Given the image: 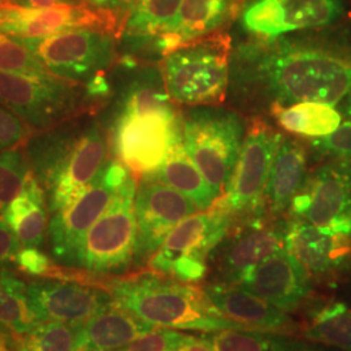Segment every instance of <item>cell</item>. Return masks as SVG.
Segmentation results:
<instances>
[{
    "instance_id": "33",
    "label": "cell",
    "mask_w": 351,
    "mask_h": 351,
    "mask_svg": "<svg viewBox=\"0 0 351 351\" xmlns=\"http://www.w3.org/2000/svg\"><path fill=\"white\" fill-rule=\"evenodd\" d=\"M82 324L39 323L19 339L17 351H82Z\"/></svg>"
},
{
    "instance_id": "44",
    "label": "cell",
    "mask_w": 351,
    "mask_h": 351,
    "mask_svg": "<svg viewBox=\"0 0 351 351\" xmlns=\"http://www.w3.org/2000/svg\"><path fill=\"white\" fill-rule=\"evenodd\" d=\"M16 7L27 8V10H40V8H49L56 4L66 3L65 0H10Z\"/></svg>"
},
{
    "instance_id": "46",
    "label": "cell",
    "mask_w": 351,
    "mask_h": 351,
    "mask_svg": "<svg viewBox=\"0 0 351 351\" xmlns=\"http://www.w3.org/2000/svg\"><path fill=\"white\" fill-rule=\"evenodd\" d=\"M16 5L11 3L10 0H0V26L4 24V21L7 20V16L10 11L14 8Z\"/></svg>"
},
{
    "instance_id": "9",
    "label": "cell",
    "mask_w": 351,
    "mask_h": 351,
    "mask_svg": "<svg viewBox=\"0 0 351 351\" xmlns=\"http://www.w3.org/2000/svg\"><path fill=\"white\" fill-rule=\"evenodd\" d=\"M130 172L119 160H107L85 191L72 204L52 213L47 237L52 258L75 267L81 245L88 229L99 219L113 194Z\"/></svg>"
},
{
    "instance_id": "21",
    "label": "cell",
    "mask_w": 351,
    "mask_h": 351,
    "mask_svg": "<svg viewBox=\"0 0 351 351\" xmlns=\"http://www.w3.org/2000/svg\"><path fill=\"white\" fill-rule=\"evenodd\" d=\"M242 0H182L175 27L171 34L158 37L156 45L164 52L197 40L229 23Z\"/></svg>"
},
{
    "instance_id": "13",
    "label": "cell",
    "mask_w": 351,
    "mask_h": 351,
    "mask_svg": "<svg viewBox=\"0 0 351 351\" xmlns=\"http://www.w3.org/2000/svg\"><path fill=\"white\" fill-rule=\"evenodd\" d=\"M281 134L258 123L242 142L233 175L223 197L213 204L228 213H250L264 197Z\"/></svg>"
},
{
    "instance_id": "24",
    "label": "cell",
    "mask_w": 351,
    "mask_h": 351,
    "mask_svg": "<svg viewBox=\"0 0 351 351\" xmlns=\"http://www.w3.org/2000/svg\"><path fill=\"white\" fill-rule=\"evenodd\" d=\"M47 197L36 176L30 171L20 194L3 213V219L12 228L23 247H40L47 232Z\"/></svg>"
},
{
    "instance_id": "36",
    "label": "cell",
    "mask_w": 351,
    "mask_h": 351,
    "mask_svg": "<svg viewBox=\"0 0 351 351\" xmlns=\"http://www.w3.org/2000/svg\"><path fill=\"white\" fill-rule=\"evenodd\" d=\"M185 337L186 335L168 328H154L116 351H172Z\"/></svg>"
},
{
    "instance_id": "47",
    "label": "cell",
    "mask_w": 351,
    "mask_h": 351,
    "mask_svg": "<svg viewBox=\"0 0 351 351\" xmlns=\"http://www.w3.org/2000/svg\"><path fill=\"white\" fill-rule=\"evenodd\" d=\"M91 3H93L95 7H101V8L106 7V0H93Z\"/></svg>"
},
{
    "instance_id": "37",
    "label": "cell",
    "mask_w": 351,
    "mask_h": 351,
    "mask_svg": "<svg viewBox=\"0 0 351 351\" xmlns=\"http://www.w3.org/2000/svg\"><path fill=\"white\" fill-rule=\"evenodd\" d=\"M313 146L323 155L351 163V121L341 123L330 134L315 138Z\"/></svg>"
},
{
    "instance_id": "28",
    "label": "cell",
    "mask_w": 351,
    "mask_h": 351,
    "mask_svg": "<svg viewBox=\"0 0 351 351\" xmlns=\"http://www.w3.org/2000/svg\"><path fill=\"white\" fill-rule=\"evenodd\" d=\"M278 124L291 133L307 137H324L341 125V114L333 106L323 103H297L290 107L275 106Z\"/></svg>"
},
{
    "instance_id": "2",
    "label": "cell",
    "mask_w": 351,
    "mask_h": 351,
    "mask_svg": "<svg viewBox=\"0 0 351 351\" xmlns=\"http://www.w3.org/2000/svg\"><path fill=\"white\" fill-rule=\"evenodd\" d=\"M259 56V78L282 106H335L351 94V43H278Z\"/></svg>"
},
{
    "instance_id": "49",
    "label": "cell",
    "mask_w": 351,
    "mask_h": 351,
    "mask_svg": "<svg viewBox=\"0 0 351 351\" xmlns=\"http://www.w3.org/2000/svg\"><path fill=\"white\" fill-rule=\"evenodd\" d=\"M66 3H72V4H75V3H82V1H93V0H65Z\"/></svg>"
},
{
    "instance_id": "15",
    "label": "cell",
    "mask_w": 351,
    "mask_h": 351,
    "mask_svg": "<svg viewBox=\"0 0 351 351\" xmlns=\"http://www.w3.org/2000/svg\"><path fill=\"white\" fill-rule=\"evenodd\" d=\"M342 13V0H254L243 11L242 24L256 36L276 38L330 25Z\"/></svg>"
},
{
    "instance_id": "16",
    "label": "cell",
    "mask_w": 351,
    "mask_h": 351,
    "mask_svg": "<svg viewBox=\"0 0 351 351\" xmlns=\"http://www.w3.org/2000/svg\"><path fill=\"white\" fill-rule=\"evenodd\" d=\"M30 307L40 323L85 324L113 303L111 293L75 281L37 280L26 284Z\"/></svg>"
},
{
    "instance_id": "19",
    "label": "cell",
    "mask_w": 351,
    "mask_h": 351,
    "mask_svg": "<svg viewBox=\"0 0 351 351\" xmlns=\"http://www.w3.org/2000/svg\"><path fill=\"white\" fill-rule=\"evenodd\" d=\"M114 16L116 13L108 8L97 7V10H93L72 3H62L40 10L14 7L0 26V30L17 37L36 39L81 27L107 32L116 24Z\"/></svg>"
},
{
    "instance_id": "27",
    "label": "cell",
    "mask_w": 351,
    "mask_h": 351,
    "mask_svg": "<svg viewBox=\"0 0 351 351\" xmlns=\"http://www.w3.org/2000/svg\"><path fill=\"white\" fill-rule=\"evenodd\" d=\"M176 114L163 75L154 69L141 72L126 88L117 116ZM116 116V117H117Z\"/></svg>"
},
{
    "instance_id": "3",
    "label": "cell",
    "mask_w": 351,
    "mask_h": 351,
    "mask_svg": "<svg viewBox=\"0 0 351 351\" xmlns=\"http://www.w3.org/2000/svg\"><path fill=\"white\" fill-rule=\"evenodd\" d=\"M110 293L117 304L152 326L210 333L245 329L226 319L203 289L156 272L114 281Z\"/></svg>"
},
{
    "instance_id": "5",
    "label": "cell",
    "mask_w": 351,
    "mask_h": 351,
    "mask_svg": "<svg viewBox=\"0 0 351 351\" xmlns=\"http://www.w3.org/2000/svg\"><path fill=\"white\" fill-rule=\"evenodd\" d=\"M137 181L130 175L113 194L104 213L88 229L77 256V268L91 274H123L134 263Z\"/></svg>"
},
{
    "instance_id": "4",
    "label": "cell",
    "mask_w": 351,
    "mask_h": 351,
    "mask_svg": "<svg viewBox=\"0 0 351 351\" xmlns=\"http://www.w3.org/2000/svg\"><path fill=\"white\" fill-rule=\"evenodd\" d=\"M88 99L86 86L78 82L51 73L0 71V104L37 130L75 117Z\"/></svg>"
},
{
    "instance_id": "26",
    "label": "cell",
    "mask_w": 351,
    "mask_h": 351,
    "mask_svg": "<svg viewBox=\"0 0 351 351\" xmlns=\"http://www.w3.org/2000/svg\"><path fill=\"white\" fill-rule=\"evenodd\" d=\"M143 180L162 182L186 195L199 211H207L220 198L189 156L184 142L180 141L169 150L163 164Z\"/></svg>"
},
{
    "instance_id": "12",
    "label": "cell",
    "mask_w": 351,
    "mask_h": 351,
    "mask_svg": "<svg viewBox=\"0 0 351 351\" xmlns=\"http://www.w3.org/2000/svg\"><path fill=\"white\" fill-rule=\"evenodd\" d=\"M293 217L351 236V163L335 159L308 176L291 202Z\"/></svg>"
},
{
    "instance_id": "45",
    "label": "cell",
    "mask_w": 351,
    "mask_h": 351,
    "mask_svg": "<svg viewBox=\"0 0 351 351\" xmlns=\"http://www.w3.org/2000/svg\"><path fill=\"white\" fill-rule=\"evenodd\" d=\"M291 351H336L332 350L329 346L322 345V343H316V342H302L298 339H294Z\"/></svg>"
},
{
    "instance_id": "31",
    "label": "cell",
    "mask_w": 351,
    "mask_h": 351,
    "mask_svg": "<svg viewBox=\"0 0 351 351\" xmlns=\"http://www.w3.org/2000/svg\"><path fill=\"white\" fill-rule=\"evenodd\" d=\"M0 323L19 336L40 323L30 307L25 282L5 267L0 268Z\"/></svg>"
},
{
    "instance_id": "11",
    "label": "cell",
    "mask_w": 351,
    "mask_h": 351,
    "mask_svg": "<svg viewBox=\"0 0 351 351\" xmlns=\"http://www.w3.org/2000/svg\"><path fill=\"white\" fill-rule=\"evenodd\" d=\"M182 141V121L178 114L117 116L112 126V151L129 172L150 175Z\"/></svg>"
},
{
    "instance_id": "14",
    "label": "cell",
    "mask_w": 351,
    "mask_h": 351,
    "mask_svg": "<svg viewBox=\"0 0 351 351\" xmlns=\"http://www.w3.org/2000/svg\"><path fill=\"white\" fill-rule=\"evenodd\" d=\"M134 211L137 221L134 263L141 264L150 261L176 226L199 210L176 189L142 180L137 188Z\"/></svg>"
},
{
    "instance_id": "38",
    "label": "cell",
    "mask_w": 351,
    "mask_h": 351,
    "mask_svg": "<svg viewBox=\"0 0 351 351\" xmlns=\"http://www.w3.org/2000/svg\"><path fill=\"white\" fill-rule=\"evenodd\" d=\"M29 128L17 114L0 104V152L24 142L29 136Z\"/></svg>"
},
{
    "instance_id": "32",
    "label": "cell",
    "mask_w": 351,
    "mask_h": 351,
    "mask_svg": "<svg viewBox=\"0 0 351 351\" xmlns=\"http://www.w3.org/2000/svg\"><path fill=\"white\" fill-rule=\"evenodd\" d=\"M213 351H291L294 339L251 329H226L203 336Z\"/></svg>"
},
{
    "instance_id": "20",
    "label": "cell",
    "mask_w": 351,
    "mask_h": 351,
    "mask_svg": "<svg viewBox=\"0 0 351 351\" xmlns=\"http://www.w3.org/2000/svg\"><path fill=\"white\" fill-rule=\"evenodd\" d=\"M203 291L226 319L245 329L282 335L295 329L285 311L239 285L220 281L206 285Z\"/></svg>"
},
{
    "instance_id": "29",
    "label": "cell",
    "mask_w": 351,
    "mask_h": 351,
    "mask_svg": "<svg viewBox=\"0 0 351 351\" xmlns=\"http://www.w3.org/2000/svg\"><path fill=\"white\" fill-rule=\"evenodd\" d=\"M307 341L339 351H351V307L330 302L314 311L302 332Z\"/></svg>"
},
{
    "instance_id": "42",
    "label": "cell",
    "mask_w": 351,
    "mask_h": 351,
    "mask_svg": "<svg viewBox=\"0 0 351 351\" xmlns=\"http://www.w3.org/2000/svg\"><path fill=\"white\" fill-rule=\"evenodd\" d=\"M21 336L13 333L8 326L0 323V351H17Z\"/></svg>"
},
{
    "instance_id": "48",
    "label": "cell",
    "mask_w": 351,
    "mask_h": 351,
    "mask_svg": "<svg viewBox=\"0 0 351 351\" xmlns=\"http://www.w3.org/2000/svg\"><path fill=\"white\" fill-rule=\"evenodd\" d=\"M346 112L349 114V117H351V94L349 95V101H348V106H346Z\"/></svg>"
},
{
    "instance_id": "43",
    "label": "cell",
    "mask_w": 351,
    "mask_h": 351,
    "mask_svg": "<svg viewBox=\"0 0 351 351\" xmlns=\"http://www.w3.org/2000/svg\"><path fill=\"white\" fill-rule=\"evenodd\" d=\"M142 0H106V7L116 14H128L132 12Z\"/></svg>"
},
{
    "instance_id": "22",
    "label": "cell",
    "mask_w": 351,
    "mask_h": 351,
    "mask_svg": "<svg viewBox=\"0 0 351 351\" xmlns=\"http://www.w3.org/2000/svg\"><path fill=\"white\" fill-rule=\"evenodd\" d=\"M155 326L141 320L113 301L81 328L82 351H116Z\"/></svg>"
},
{
    "instance_id": "30",
    "label": "cell",
    "mask_w": 351,
    "mask_h": 351,
    "mask_svg": "<svg viewBox=\"0 0 351 351\" xmlns=\"http://www.w3.org/2000/svg\"><path fill=\"white\" fill-rule=\"evenodd\" d=\"M182 0H142L129 13L124 37H163L172 33Z\"/></svg>"
},
{
    "instance_id": "18",
    "label": "cell",
    "mask_w": 351,
    "mask_h": 351,
    "mask_svg": "<svg viewBox=\"0 0 351 351\" xmlns=\"http://www.w3.org/2000/svg\"><path fill=\"white\" fill-rule=\"evenodd\" d=\"M234 285L256 294L285 313L295 311L311 293V276L285 247L239 278Z\"/></svg>"
},
{
    "instance_id": "23",
    "label": "cell",
    "mask_w": 351,
    "mask_h": 351,
    "mask_svg": "<svg viewBox=\"0 0 351 351\" xmlns=\"http://www.w3.org/2000/svg\"><path fill=\"white\" fill-rule=\"evenodd\" d=\"M306 151L301 143L281 136L272 160L264 198L274 213L287 211L306 181Z\"/></svg>"
},
{
    "instance_id": "25",
    "label": "cell",
    "mask_w": 351,
    "mask_h": 351,
    "mask_svg": "<svg viewBox=\"0 0 351 351\" xmlns=\"http://www.w3.org/2000/svg\"><path fill=\"white\" fill-rule=\"evenodd\" d=\"M284 247V229L269 226L247 229L226 249L220 265L223 282L236 284L246 272Z\"/></svg>"
},
{
    "instance_id": "35",
    "label": "cell",
    "mask_w": 351,
    "mask_h": 351,
    "mask_svg": "<svg viewBox=\"0 0 351 351\" xmlns=\"http://www.w3.org/2000/svg\"><path fill=\"white\" fill-rule=\"evenodd\" d=\"M29 167L23 151L0 152V215L20 194Z\"/></svg>"
},
{
    "instance_id": "7",
    "label": "cell",
    "mask_w": 351,
    "mask_h": 351,
    "mask_svg": "<svg viewBox=\"0 0 351 351\" xmlns=\"http://www.w3.org/2000/svg\"><path fill=\"white\" fill-rule=\"evenodd\" d=\"M243 125L239 114L201 108L182 121V142L189 156L213 190L223 197L242 146Z\"/></svg>"
},
{
    "instance_id": "8",
    "label": "cell",
    "mask_w": 351,
    "mask_h": 351,
    "mask_svg": "<svg viewBox=\"0 0 351 351\" xmlns=\"http://www.w3.org/2000/svg\"><path fill=\"white\" fill-rule=\"evenodd\" d=\"M232 215L216 206L189 216L151 256V269L185 284L201 281L207 274L210 254L226 239Z\"/></svg>"
},
{
    "instance_id": "17",
    "label": "cell",
    "mask_w": 351,
    "mask_h": 351,
    "mask_svg": "<svg viewBox=\"0 0 351 351\" xmlns=\"http://www.w3.org/2000/svg\"><path fill=\"white\" fill-rule=\"evenodd\" d=\"M285 249L317 278H333L351 267V236L293 217L284 228Z\"/></svg>"
},
{
    "instance_id": "40",
    "label": "cell",
    "mask_w": 351,
    "mask_h": 351,
    "mask_svg": "<svg viewBox=\"0 0 351 351\" xmlns=\"http://www.w3.org/2000/svg\"><path fill=\"white\" fill-rule=\"evenodd\" d=\"M23 249L20 242L12 228L5 223L3 216L0 217V268L5 267L7 264L14 262L17 254Z\"/></svg>"
},
{
    "instance_id": "41",
    "label": "cell",
    "mask_w": 351,
    "mask_h": 351,
    "mask_svg": "<svg viewBox=\"0 0 351 351\" xmlns=\"http://www.w3.org/2000/svg\"><path fill=\"white\" fill-rule=\"evenodd\" d=\"M172 351H213V348L203 339L188 336L182 339Z\"/></svg>"
},
{
    "instance_id": "6",
    "label": "cell",
    "mask_w": 351,
    "mask_h": 351,
    "mask_svg": "<svg viewBox=\"0 0 351 351\" xmlns=\"http://www.w3.org/2000/svg\"><path fill=\"white\" fill-rule=\"evenodd\" d=\"M228 50L221 39H197L168 52L162 75L171 99L190 106L223 101L229 81Z\"/></svg>"
},
{
    "instance_id": "34",
    "label": "cell",
    "mask_w": 351,
    "mask_h": 351,
    "mask_svg": "<svg viewBox=\"0 0 351 351\" xmlns=\"http://www.w3.org/2000/svg\"><path fill=\"white\" fill-rule=\"evenodd\" d=\"M0 71L21 73H50L26 38L0 30Z\"/></svg>"
},
{
    "instance_id": "10",
    "label": "cell",
    "mask_w": 351,
    "mask_h": 351,
    "mask_svg": "<svg viewBox=\"0 0 351 351\" xmlns=\"http://www.w3.org/2000/svg\"><path fill=\"white\" fill-rule=\"evenodd\" d=\"M26 39L51 75L78 84H88L114 59L113 38L103 30L81 27L51 37Z\"/></svg>"
},
{
    "instance_id": "1",
    "label": "cell",
    "mask_w": 351,
    "mask_h": 351,
    "mask_svg": "<svg viewBox=\"0 0 351 351\" xmlns=\"http://www.w3.org/2000/svg\"><path fill=\"white\" fill-rule=\"evenodd\" d=\"M71 117L26 142L29 171L47 197L49 213L72 204L107 162V141L95 121Z\"/></svg>"
},
{
    "instance_id": "39",
    "label": "cell",
    "mask_w": 351,
    "mask_h": 351,
    "mask_svg": "<svg viewBox=\"0 0 351 351\" xmlns=\"http://www.w3.org/2000/svg\"><path fill=\"white\" fill-rule=\"evenodd\" d=\"M13 263L32 276H50L52 271L50 259L38 247H23Z\"/></svg>"
}]
</instances>
